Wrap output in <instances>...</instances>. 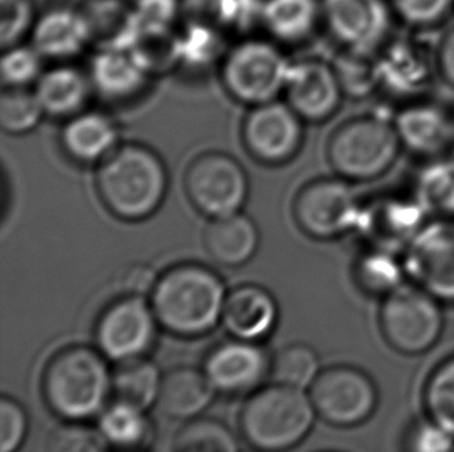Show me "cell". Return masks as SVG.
I'll return each mask as SVG.
<instances>
[{
  "mask_svg": "<svg viewBox=\"0 0 454 452\" xmlns=\"http://www.w3.org/2000/svg\"><path fill=\"white\" fill-rule=\"evenodd\" d=\"M43 394L51 412L64 422L98 418L114 397V372L98 348L72 346L49 361Z\"/></svg>",
  "mask_w": 454,
  "mask_h": 452,
  "instance_id": "obj_3",
  "label": "cell"
},
{
  "mask_svg": "<svg viewBox=\"0 0 454 452\" xmlns=\"http://www.w3.org/2000/svg\"><path fill=\"white\" fill-rule=\"evenodd\" d=\"M107 445L99 429L86 422H66L50 434L47 452H107Z\"/></svg>",
  "mask_w": 454,
  "mask_h": 452,
  "instance_id": "obj_42",
  "label": "cell"
},
{
  "mask_svg": "<svg viewBox=\"0 0 454 452\" xmlns=\"http://www.w3.org/2000/svg\"><path fill=\"white\" fill-rule=\"evenodd\" d=\"M290 66L277 43L252 37L223 56L222 84L231 98L242 105H264L286 90Z\"/></svg>",
  "mask_w": 454,
  "mask_h": 452,
  "instance_id": "obj_6",
  "label": "cell"
},
{
  "mask_svg": "<svg viewBox=\"0 0 454 452\" xmlns=\"http://www.w3.org/2000/svg\"><path fill=\"white\" fill-rule=\"evenodd\" d=\"M323 22L319 0H264L261 24L283 43H300Z\"/></svg>",
  "mask_w": 454,
  "mask_h": 452,
  "instance_id": "obj_29",
  "label": "cell"
},
{
  "mask_svg": "<svg viewBox=\"0 0 454 452\" xmlns=\"http://www.w3.org/2000/svg\"><path fill=\"white\" fill-rule=\"evenodd\" d=\"M453 14H454V12H453Z\"/></svg>",
  "mask_w": 454,
  "mask_h": 452,
  "instance_id": "obj_50",
  "label": "cell"
},
{
  "mask_svg": "<svg viewBox=\"0 0 454 452\" xmlns=\"http://www.w3.org/2000/svg\"><path fill=\"white\" fill-rule=\"evenodd\" d=\"M215 394L203 370L190 366L176 367L163 373L157 408L168 418L190 422L202 416L213 403Z\"/></svg>",
  "mask_w": 454,
  "mask_h": 452,
  "instance_id": "obj_24",
  "label": "cell"
},
{
  "mask_svg": "<svg viewBox=\"0 0 454 452\" xmlns=\"http://www.w3.org/2000/svg\"><path fill=\"white\" fill-rule=\"evenodd\" d=\"M98 429L109 445L124 452H142L153 434L148 410L117 398L101 412Z\"/></svg>",
  "mask_w": 454,
  "mask_h": 452,
  "instance_id": "obj_28",
  "label": "cell"
},
{
  "mask_svg": "<svg viewBox=\"0 0 454 452\" xmlns=\"http://www.w3.org/2000/svg\"><path fill=\"white\" fill-rule=\"evenodd\" d=\"M443 324L442 302L411 282L381 300V337L399 354L428 352L442 337Z\"/></svg>",
  "mask_w": 454,
  "mask_h": 452,
  "instance_id": "obj_7",
  "label": "cell"
},
{
  "mask_svg": "<svg viewBox=\"0 0 454 452\" xmlns=\"http://www.w3.org/2000/svg\"><path fill=\"white\" fill-rule=\"evenodd\" d=\"M403 452H454V435L425 416L406 429Z\"/></svg>",
  "mask_w": 454,
  "mask_h": 452,
  "instance_id": "obj_43",
  "label": "cell"
},
{
  "mask_svg": "<svg viewBox=\"0 0 454 452\" xmlns=\"http://www.w3.org/2000/svg\"><path fill=\"white\" fill-rule=\"evenodd\" d=\"M89 43L86 20L80 10H50L37 19L31 30V45L50 61H70Z\"/></svg>",
  "mask_w": 454,
  "mask_h": 452,
  "instance_id": "obj_22",
  "label": "cell"
},
{
  "mask_svg": "<svg viewBox=\"0 0 454 452\" xmlns=\"http://www.w3.org/2000/svg\"><path fill=\"white\" fill-rule=\"evenodd\" d=\"M394 16L416 30H428L454 12V0H387Z\"/></svg>",
  "mask_w": 454,
  "mask_h": 452,
  "instance_id": "obj_41",
  "label": "cell"
},
{
  "mask_svg": "<svg viewBox=\"0 0 454 452\" xmlns=\"http://www.w3.org/2000/svg\"><path fill=\"white\" fill-rule=\"evenodd\" d=\"M286 101L304 122H323L337 113L344 95L333 64L302 59L290 66Z\"/></svg>",
  "mask_w": 454,
  "mask_h": 452,
  "instance_id": "obj_17",
  "label": "cell"
},
{
  "mask_svg": "<svg viewBox=\"0 0 454 452\" xmlns=\"http://www.w3.org/2000/svg\"><path fill=\"white\" fill-rule=\"evenodd\" d=\"M430 219L414 194H383L362 203L356 232L379 246L402 253L408 242Z\"/></svg>",
  "mask_w": 454,
  "mask_h": 452,
  "instance_id": "obj_16",
  "label": "cell"
},
{
  "mask_svg": "<svg viewBox=\"0 0 454 452\" xmlns=\"http://www.w3.org/2000/svg\"><path fill=\"white\" fill-rule=\"evenodd\" d=\"M425 416L454 435V355L433 369L424 387Z\"/></svg>",
  "mask_w": 454,
  "mask_h": 452,
  "instance_id": "obj_37",
  "label": "cell"
},
{
  "mask_svg": "<svg viewBox=\"0 0 454 452\" xmlns=\"http://www.w3.org/2000/svg\"><path fill=\"white\" fill-rule=\"evenodd\" d=\"M93 92L107 101L136 98L145 90L149 76L129 50H98L89 68Z\"/></svg>",
  "mask_w": 454,
  "mask_h": 452,
  "instance_id": "obj_25",
  "label": "cell"
},
{
  "mask_svg": "<svg viewBox=\"0 0 454 452\" xmlns=\"http://www.w3.org/2000/svg\"><path fill=\"white\" fill-rule=\"evenodd\" d=\"M354 277L362 292L381 300L408 282L402 253L379 246H369L356 259Z\"/></svg>",
  "mask_w": 454,
  "mask_h": 452,
  "instance_id": "obj_30",
  "label": "cell"
},
{
  "mask_svg": "<svg viewBox=\"0 0 454 452\" xmlns=\"http://www.w3.org/2000/svg\"><path fill=\"white\" fill-rule=\"evenodd\" d=\"M160 327L180 338L205 337L222 323L227 288L199 263H180L160 276L149 294Z\"/></svg>",
  "mask_w": 454,
  "mask_h": 452,
  "instance_id": "obj_1",
  "label": "cell"
},
{
  "mask_svg": "<svg viewBox=\"0 0 454 452\" xmlns=\"http://www.w3.org/2000/svg\"><path fill=\"white\" fill-rule=\"evenodd\" d=\"M45 115L36 92L27 87H4L0 97V126L4 132L24 135L31 132Z\"/></svg>",
  "mask_w": 454,
  "mask_h": 452,
  "instance_id": "obj_38",
  "label": "cell"
},
{
  "mask_svg": "<svg viewBox=\"0 0 454 452\" xmlns=\"http://www.w3.org/2000/svg\"><path fill=\"white\" fill-rule=\"evenodd\" d=\"M437 74L454 89V27L450 28L436 45Z\"/></svg>",
  "mask_w": 454,
  "mask_h": 452,
  "instance_id": "obj_47",
  "label": "cell"
},
{
  "mask_svg": "<svg viewBox=\"0 0 454 452\" xmlns=\"http://www.w3.org/2000/svg\"><path fill=\"white\" fill-rule=\"evenodd\" d=\"M97 190L106 208L120 221L149 219L168 192L165 161L145 144H118L99 163Z\"/></svg>",
  "mask_w": 454,
  "mask_h": 452,
  "instance_id": "obj_2",
  "label": "cell"
},
{
  "mask_svg": "<svg viewBox=\"0 0 454 452\" xmlns=\"http://www.w3.org/2000/svg\"><path fill=\"white\" fill-rule=\"evenodd\" d=\"M242 140L253 159L264 165H283L301 149L304 120L287 101L253 105L242 124Z\"/></svg>",
  "mask_w": 454,
  "mask_h": 452,
  "instance_id": "obj_14",
  "label": "cell"
},
{
  "mask_svg": "<svg viewBox=\"0 0 454 452\" xmlns=\"http://www.w3.org/2000/svg\"><path fill=\"white\" fill-rule=\"evenodd\" d=\"M323 24L343 50L377 53L393 30L387 0H321Z\"/></svg>",
  "mask_w": 454,
  "mask_h": 452,
  "instance_id": "obj_13",
  "label": "cell"
},
{
  "mask_svg": "<svg viewBox=\"0 0 454 452\" xmlns=\"http://www.w3.org/2000/svg\"><path fill=\"white\" fill-rule=\"evenodd\" d=\"M143 70L166 74L182 64V39L172 28H142L129 49Z\"/></svg>",
  "mask_w": 454,
  "mask_h": 452,
  "instance_id": "obj_33",
  "label": "cell"
},
{
  "mask_svg": "<svg viewBox=\"0 0 454 452\" xmlns=\"http://www.w3.org/2000/svg\"><path fill=\"white\" fill-rule=\"evenodd\" d=\"M35 86L45 115L67 120L86 111L93 92L89 74L68 64L43 72Z\"/></svg>",
  "mask_w": 454,
  "mask_h": 452,
  "instance_id": "obj_26",
  "label": "cell"
},
{
  "mask_svg": "<svg viewBox=\"0 0 454 452\" xmlns=\"http://www.w3.org/2000/svg\"><path fill=\"white\" fill-rule=\"evenodd\" d=\"M319 358L307 344H290L281 348L271 360L270 375L273 383L292 386L309 391L319 372Z\"/></svg>",
  "mask_w": 454,
  "mask_h": 452,
  "instance_id": "obj_34",
  "label": "cell"
},
{
  "mask_svg": "<svg viewBox=\"0 0 454 452\" xmlns=\"http://www.w3.org/2000/svg\"><path fill=\"white\" fill-rule=\"evenodd\" d=\"M123 452H124V451H123ZM128 452H129V451H128Z\"/></svg>",
  "mask_w": 454,
  "mask_h": 452,
  "instance_id": "obj_49",
  "label": "cell"
},
{
  "mask_svg": "<svg viewBox=\"0 0 454 452\" xmlns=\"http://www.w3.org/2000/svg\"><path fill=\"white\" fill-rule=\"evenodd\" d=\"M400 144L412 155L431 160L450 153L454 144V118L447 107L427 101H408L394 115Z\"/></svg>",
  "mask_w": 454,
  "mask_h": 452,
  "instance_id": "obj_19",
  "label": "cell"
},
{
  "mask_svg": "<svg viewBox=\"0 0 454 452\" xmlns=\"http://www.w3.org/2000/svg\"><path fill=\"white\" fill-rule=\"evenodd\" d=\"M80 12L97 50H129L142 30L134 5L126 0H86Z\"/></svg>",
  "mask_w": 454,
  "mask_h": 452,
  "instance_id": "obj_23",
  "label": "cell"
},
{
  "mask_svg": "<svg viewBox=\"0 0 454 452\" xmlns=\"http://www.w3.org/2000/svg\"><path fill=\"white\" fill-rule=\"evenodd\" d=\"M132 5L142 28H172L180 12L178 0H134Z\"/></svg>",
  "mask_w": 454,
  "mask_h": 452,
  "instance_id": "obj_46",
  "label": "cell"
},
{
  "mask_svg": "<svg viewBox=\"0 0 454 452\" xmlns=\"http://www.w3.org/2000/svg\"><path fill=\"white\" fill-rule=\"evenodd\" d=\"M0 41L2 49L18 45L31 25H35V10L31 0H0Z\"/></svg>",
  "mask_w": 454,
  "mask_h": 452,
  "instance_id": "obj_44",
  "label": "cell"
},
{
  "mask_svg": "<svg viewBox=\"0 0 454 452\" xmlns=\"http://www.w3.org/2000/svg\"><path fill=\"white\" fill-rule=\"evenodd\" d=\"M118 138L117 122L105 112L82 111L61 130L64 152L81 165H99L118 146Z\"/></svg>",
  "mask_w": 454,
  "mask_h": 452,
  "instance_id": "obj_21",
  "label": "cell"
},
{
  "mask_svg": "<svg viewBox=\"0 0 454 452\" xmlns=\"http://www.w3.org/2000/svg\"><path fill=\"white\" fill-rule=\"evenodd\" d=\"M182 64L205 67L217 61L223 53V36L215 25L191 20L180 33Z\"/></svg>",
  "mask_w": 454,
  "mask_h": 452,
  "instance_id": "obj_39",
  "label": "cell"
},
{
  "mask_svg": "<svg viewBox=\"0 0 454 452\" xmlns=\"http://www.w3.org/2000/svg\"><path fill=\"white\" fill-rule=\"evenodd\" d=\"M203 242L215 262L225 267H240L252 261L258 251V226L242 213L213 219L205 230Z\"/></svg>",
  "mask_w": 454,
  "mask_h": 452,
  "instance_id": "obj_27",
  "label": "cell"
},
{
  "mask_svg": "<svg viewBox=\"0 0 454 452\" xmlns=\"http://www.w3.org/2000/svg\"><path fill=\"white\" fill-rule=\"evenodd\" d=\"M317 417L309 392L273 383L250 394L240 412V433L258 451H289L310 434Z\"/></svg>",
  "mask_w": 454,
  "mask_h": 452,
  "instance_id": "obj_4",
  "label": "cell"
},
{
  "mask_svg": "<svg viewBox=\"0 0 454 452\" xmlns=\"http://www.w3.org/2000/svg\"><path fill=\"white\" fill-rule=\"evenodd\" d=\"M222 323L234 339L262 341L277 327V300L261 285H240L228 293Z\"/></svg>",
  "mask_w": 454,
  "mask_h": 452,
  "instance_id": "obj_20",
  "label": "cell"
},
{
  "mask_svg": "<svg viewBox=\"0 0 454 452\" xmlns=\"http://www.w3.org/2000/svg\"><path fill=\"white\" fill-rule=\"evenodd\" d=\"M338 80L346 97L354 99L368 98L380 90L377 53H362L344 50L333 64Z\"/></svg>",
  "mask_w": 454,
  "mask_h": 452,
  "instance_id": "obj_36",
  "label": "cell"
},
{
  "mask_svg": "<svg viewBox=\"0 0 454 452\" xmlns=\"http://www.w3.org/2000/svg\"><path fill=\"white\" fill-rule=\"evenodd\" d=\"M270 367L271 360L258 342L233 339L209 352L203 372L217 394L246 395L258 391Z\"/></svg>",
  "mask_w": 454,
  "mask_h": 452,
  "instance_id": "obj_18",
  "label": "cell"
},
{
  "mask_svg": "<svg viewBox=\"0 0 454 452\" xmlns=\"http://www.w3.org/2000/svg\"><path fill=\"white\" fill-rule=\"evenodd\" d=\"M317 416L338 428L368 422L379 406V389L368 373L356 366L325 367L309 387Z\"/></svg>",
  "mask_w": 454,
  "mask_h": 452,
  "instance_id": "obj_8",
  "label": "cell"
},
{
  "mask_svg": "<svg viewBox=\"0 0 454 452\" xmlns=\"http://www.w3.org/2000/svg\"><path fill=\"white\" fill-rule=\"evenodd\" d=\"M28 433V417L12 398L0 400V452H18Z\"/></svg>",
  "mask_w": 454,
  "mask_h": 452,
  "instance_id": "obj_45",
  "label": "cell"
},
{
  "mask_svg": "<svg viewBox=\"0 0 454 452\" xmlns=\"http://www.w3.org/2000/svg\"><path fill=\"white\" fill-rule=\"evenodd\" d=\"M159 327L151 300L128 293L99 316L95 331L97 347L107 360L118 364L146 358L155 344Z\"/></svg>",
  "mask_w": 454,
  "mask_h": 452,
  "instance_id": "obj_12",
  "label": "cell"
},
{
  "mask_svg": "<svg viewBox=\"0 0 454 452\" xmlns=\"http://www.w3.org/2000/svg\"><path fill=\"white\" fill-rule=\"evenodd\" d=\"M394 116L369 113L340 124L327 143V160L350 183L383 177L402 152Z\"/></svg>",
  "mask_w": 454,
  "mask_h": 452,
  "instance_id": "obj_5",
  "label": "cell"
},
{
  "mask_svg": "<svg viewBox=\"0 0 454 452\" xmlns=\"http://www.w3.org/2000/svg\"><path fill=\"white\" fill-rule=\"evenodd\" d=\"M412 194L430 217H454V153L427 160Z\"/></svg>",
  "mask_w": 454,
  "mask_h": 452,
  "instance_id": "obj_31",
  "label": "cell"
},
{
  "mask_svg": "<svg viewBox=\"0 0 454 452\" xmlns=\"http://www.w3.org/2000/svg\"><path fill=\"white\" fill-rule=\"evenodd\" d=\"M174 452H239L233 431L213 418L184 422L174 440Z\"/></svg>",
  "mask_w": 454,
  "mask_h": 452,
  "instance_id": "obj_35",
  "label": "cell"
},
{
  "mask_svg": "<svg viewBox=\"0 0 454 452\" xmlns=\"http://www.w3.org/2000/svg\"><path fill=\"white\" fill-rule=\"evenodd\" d=\"M159 277H155L153 269L145 267V265H136L130 269L126 275V288L128 293L138 294V296H146L153 292V285Z\"/></svg>",
  "mask_w": 454,
  "mask_h": 452,
  "instance_id": "obj_48",
  "label": "cell"
},
{
  "mask_svg": "<svg viewBox=\"0 0 454 452\" xmlns=\"http://www.w3.org/2000/svg\"><path fill=\"white\" fill-rule=\"evenodd\" d=\"M380 90L395 98L419 99L437 74L436 47L416 36L389 37L377 51Z\"/></svg>",
  "mask_w": 454,
  "mask_h": 452,
  "instance_id": "obj_15",
  "label": "cell"
},
{
  "mask_svg": "<svg viewBox=\"0 0 454 452\" xmlns=\"http://www.w3.org/2000/svg\"><path fill=\"white\" fill-rule=\"evenodd\" d=\"M43 56L33 45H12L4 50L2 81L4 87H28L36 84L43 72Z\"/></svg>",
  "mask_w": 454,
  "mask_h": 452,
  "instance_id": "obj_40",
  "label": "cell"
},
{
  "mask_svg": "<svg viewBox=\"0 0 454 452\" xmlns=\"http://www.w3.org/2000/svg\"><path fill=\"white\" fill-rule=\"evenodd\" d=\"M163 373L146 358L120 362L114 372V398L149 410L157 406Z\"/></svg>",
  "mask_w": 454,
  "mask_h": 452,
  "instance_id": "obj_32",
  "label": "cell"
},
{
  "mask_svg": "<svg viewBox=\"0 0 454 452\" xmlns=\"http://www.w3.org/2000/svg\"><path fill=\"white\" fill-rule=\"evenodd\" d=\"M362 203L348 180L338 175L317 178L296 194L294 214L307 236L332 240L356 231Z\"/></svg>",
  "mask_w": 454,
  "mask_h": 452,
  "instance_id": "obj_10",
  "label": "cell"
},
{
  "mask_svg": "<svg viewBox=\"0 0 454 452\" xmlns=\"http://www.w3.org/2000/svg\"><path fill=\"white\" fill-rule=\"evenodd\" d=\"M184 191L203 215L221 219L244 208L250 183L244 166L223 152H207L191 161L184 172Z\"/></svg>",
  "mask_w": 454,
  "mask_h": 452,
  "instance_id": "obj_9",
  "label": "cell"
},
{
  "mask_svg": "<svg viewBox=\"0 0 454 452\" xmlns=\"http://www.w3.org/2000/svg\"><path fill=\"white\" fill-rule=\"evenodd\" d=\"M406 277L442 304H454V217H430L408 242Z\"/></svg>",
  "mask_w": 454,
  "mask_h": 452,
  "instance_id": "obj_11",
  "label": "cell"
}]
</instances>
